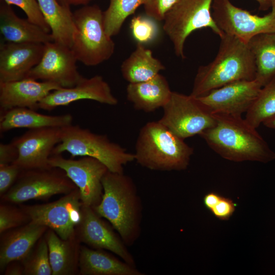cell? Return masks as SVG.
Wrapping results in <instances>:
<instances>
[{
    "instance_id": "cell-1",
    "label": "cell",
    "mask_w": 275,
    "mask_h": 275,
    "mask_svg": "<svg viewBox=\"0 0 275 275\" xmlns=\"http://www.w3.org/2000/svg\"><path fill=\"white\" fill-rule=\"evenodd\" d=\"M215 125L199 135L223 158L231 161L268 162L275 159V152L257 131L241 116L213 114Z\"/></svg>"
},
{
    "instance_id": "cell-2",
    "label": "cell",
    "mask_w": 275,
    "mask_h": 275,
    "mask_svg": "<svg viewBox=\"0 0 275 275\" xmlns=\"http://www.w3.org/2000/svg\"><path fill=\"white\" fill-rule=\"evenodd\" d=\"M103 195L92 207L107 220L127 246L132 245L141 233L143 205L133 179L123 173L108 171L102 180Z\"/></svg>"
},
{
    "instance_id": "cell-3",
    "label": "cell",
    "mask_w": 275,
    "mask_h": 275,
    "mask_svg": "<svg viewBox=\"0 0 275 275\" xmlns=\"http://www.w3.org/2000/svg\"><path fill=\"white\" fill-rule=\"evenodd\" d=\"M220 38L214 60L197 70L190 94L195 97L233 82L255 78L254 59L248 42L226 34Z\"/></svg>"
},
{
    "instance_id": "cell-4",
    "label": "cell",
    "mask_w": 275,
    "mask_h": 275,
    "mask_svg": "<svg viewBox=\"0 0 275 275\" xmlns=\"http://www.w3.org/2000/svg\"><path fill=\"white\" fill-rule=\"evenodd\" d=\"M194 152L192 147L159 121L148 122L140 129L135 145V160L157 171L185 170Z\"/></svg>"
},
{
    "instance_id": "cell-5",
    "label": "cell",
    "mask_w": 275,
    "mask_h": 275,
    "mask_svg": "<svg viewBox=\"0 0 275 275\" xmlns=\"http://www.w3.org/2000/svg\"><path fill=\"white\" fill-rule=\"evenodd\" d=\"M61 128V142L54 148L52 155L66 151L72 158L92 157L114 173H123L124 166L135 160L134 153L111 141L106 135L97 134L72 124Z\"/></svg>"
},
{
    "instance_id": "cell-6",
    "label": "cell",
    "mask_w": 275,
    "mask_h": 275,
    "mask_svg": "<svg viewBox=\"0 0 275 275\" xmlns=\"http://www.w3.org/2000/svg\"><path fill=\"white\" fill-rule=\"evenodd\" d=\"M75 32L71 49L77 61L88 66L109 60L115 45L105 31L103 12L97 5L86 6L73 13Z\"/></svg>"
},
{
    "instance_id": "cell-7",
    "label": "cell",
    "mask_w": 275,
    "mask_h": 275,
    "mask_svg": "<svg viewBox=\"0 0 275 275\" xmlns=\"http://www.w3.org/2000/svg\"><path fill=\"white\" fill-rule=\"evenodd\" d=\"M213 0H178L163 20V29L171 41L176 56L185 58L184 47L194 32L209 28L221 37L224 34L212 15Z\"/></svg>"
},
{
    "instance_id": "cell-8",
    "label": "cell",
    "mask_w": 275,
    "mask_h": 275,
    "mask_svg": "<svg viewBox=\"0 0 275 275\" xmlns=\"http://www.w3.org/2000/svg\"><path fill=\"white\" fill-rule=\"evenodd\" d=\"M77 187L64 171L58 168L23 170L2 200L21 203L31 200H45L58 194H68Z\"/></svg>"
},
{
    "instance_id": "cell-9",
    "label": "cell",
    "mask_w": 275,
    "mask_h": 275,
    "mask_svg": "<svg viewBox=\"0 0 275 275\" xmlns=\"http://www.w3.org/2000/svg\"><path fill=\"white\" fill-rule=\"evenodd\" d=\"M162 108L163 114L158 121L183 140L199 135L215 124L213 115L190 95L172 91Z\"/></svg>"
},
{
    "instance_id": "cell-10",
    "label": "cell",
    "mask_w": 275,
    "mask_h": 275,
    "mask_svg": "<svg viewBox=\"0 0 275 275\" xmlns=\"http://www.w3.org/2000/svg\"><path fill=\"white\" fill-rule=\"evenodd\" d=\"M80 193L77 187L57 201L43 204L23 205L21 208L31 222L54 231L63 239L76 237L75 228L82 218Z\"/></svg>"
},
{
    "instance_id": "cell-11",
    "label": "cell",
    "mask_w": 275,
    "mask_h": 275,
    "mask_svg": "<svg viewBox=\"0 0 275 275\" xmlns=\"http://www.w3.org/2000/svg\"><path fill=\"white\" fill-rule=\"evenodd\" d=\"M271 11L263 16L254 15L234 5L230 0H213L212 15L224 33L248 42L262 34L275 33V0Z\"/></svg>"
},
{
    "instance_id": "cell-12",
    "label": "cell",
    "mask_w": 275,
    "mask_h": 275,
    "mask_svg": "<svg viewBox=\"0 0 275 275\" xmlns=\"http://www.w3.org/2000/svg\"><path fill=\"white\" fill-rule=\"evenodd\" d=\"M49 164L64 171L79 189L83 206L93 207L99 203L103 193L102 180L108 171L102 162L89 156L68 159L61 154L51 155Z\"/></svg>"
},
{
    "instance_id": "cell-13",
    "label": "cell",
    "mask_w": 275,
    "mask_h": 275,
    "mask_svg": "<svg viewBox=\"0 0 275 275\" xmlns=\"http://www.w3.org/2000/svg\"><path fill=\"white\" fill-rule=\"evenodd\" d=\"M77 61L70 47L48 42L44 44L40 62L25 78L53 82L62 88L72 87L83 77L77 70Z\"/></svg>"
},
{
    "instance_id": "cell-14",
    "label": "cell",
    "mask_w": 275,
    "mask_h": 275,
    "mask_svg": "<svg viewBox=\"0 0 275 275\" xmlns=\"http://www.w3.org/2000/svg\"><path fill=\"white\" fill-rule=\"evenodd\" d=\"M61 135L62 128L59 127L29 129L12 141L18 154L14 163L23 171L52 168L49 159L61 142Z\"/></svg>"
},
{
    "instance_id": "cell-15",
    "label": "cell",
    "mask_w": 275,
    "mask_h": 275,
    "mask_svg": "<svg viewBox=\"0 0 275 275\" xmlns=\"http://www.w3.org/2000/svg\"><path fill=\"white\" fill-rule=\"evenodd\" d=\"M261 85L255 79L233 82L197 97L212 114L242 116L258 96Z\"/></svg>"
},
{
    "instance_id": "cell-16",
    "label": "cell",
    "mask_w": 275,
    "mask_h": 275,
    "mask_svg": "<svg viewBox=\"0 0 275 275\" xmlns=\"http://www.w3.org/2000/svg\"><path fill=\"white\" fill-rule=\"evenodd\" d=\"M91 207H82V218L77 226V238L91 248L105 250L120 257L128 264L135 266L133 256L112 226L103 221Z\"/></svg>"
},
{
    "instance_id": "cell-17",
    "label": "cell",
    "mask_w": 275,
    "mask_h": 275,
    "mask_svg": "<svg viewBox=\"0 0 275 275\" xmlns=\"http://www.w3.org/2000/svg\"><path fill=\"white\" fill-rule=\"evenodd\" d=\"M83 99L109 105H116L118 103L108 84L101 76L96 75L90 78L83 77L73 87L60 88L51 91L39 103V108L51 111Z\"/></svg>"
},
{
    "instance_id": "cell-18",
    "label": "cell",
    "mask_w": 275,
    "mask_h": 275,
    "mask_svg": "<svg viewBox=\"0 0 275 275\" xmlns=\"http://www.w3.org/2000/svg\"><path fill=\"white\" fill-rule=\"evenodd\" d=\"M44 44L3 42L0 46V82L25 78L40 62Z\"/></svg>"
},
{
    "instance_id": "cell-19",
    "label": "cell",
    "mask_w": 275,
    "mask_h": 275,
    "mask_svg": "<svg viewBox=\"0 0 275 275\" xmlns=\"http://www.w3.org/2000/svg\"><path fill=\"white\" fill-rule=\"evenodd\" d=\"M60 88L53 82L28 78L0 82V112L16 107L36 110L43 98L51 91Z\"/></svg>"
},
{
    "instance_id": "cell-20",
    "label": "cell",
    "mask_w": 275,
    "mask_h": 275,
    "mask_svg": "<svg viewBox=\"0 0 275 275\" xmlns=\"http://www.w3.org/2000/svg\"><path fill=\"white\" fill-rule=\"evenodd\" d=\"M48 228L32 222L1 234L0 268L4 271L11 262L22 261Z\"/></svg>"
},
{
    "instance_id": "cell-21",
    "label": "cell",
    "mask_w": 275,
    "mask_h": 275,
    "mask_svg": "<svg viewBox=\"0 0 275 275\" xmlns=\"http://www.w3.org/2000/svg\"><path fill=\"white\" fill-rule=\"evenodd\" d=\"M0 32L6 42L45 44L53 41L51 33L17 16L6 3L0 7Z\"/></svg>"
},
{
    "instance_id": "cell-22",
    "label": "cell",
    "mask_w": 275,
    "mask_h": 275,
    "mask_svg": "<svg viewBox=\"0 0 275 275\" xmlns=\"http://www.w3.org/2000/svg\"><path fill=\"white\" fill-rule=\"evenodd\" d=\"M78 270L81 275H143L136 266L120 260L103 250L81 246Z\"/></svg>"
},
{
    "instance_id": "cell-23",
    "label": "cell",
    "mask_w": 275,
    "mask_h": 275,
    "mask_svg": "<svg viewBox=\"0 0 275 275\" xmlns=\"http://www.w3.org/2000/svg\"><path fill=\"white\" fill-rule=\"evenodd\" d=\"M172 92L167 79L159 73L147 81L129 83L126 88L128 100L136 109L146 113L162 108Z\"/></svg>"
},
{
    "instance_id": "cell-24",
    "label": "cell",
    "mask_w": 275,
    "mask_h": 275,
    "mask_svg": "<svg viewBox=\"0 0 275 275\" xmlns=\"http://www.w3.org/2000/svg\"><path fill=\"white\" fill-rule=\"evenodd\" d=\"M36 111L26 107H16L1 113V132L19 128H62L72 123L73 117L71 114L52 116L42 114Z\"/></svg>"
},
{
    "instance_id": "cell-25",
    "label": "cell",
    "mask_w": 275,
    "mask_h": 275,
    "mask_svg": "<svg viewBox=\"0 0 275 275\" xmlns=\"http://www.w3.org/2000/svg\"><path fill=\"white\" fill-rule=\"evenodd\" d=\"M49 251L52 275H72L78 267L80 248L77 237L63 239L50 229L45 234Z\"/></svg>"
},
{
    "instance_id": "cell-26",
    "label": "cell",
    "mask_w": 275,
    "mask_h": 275,
    "mask_svg": "<svg viewBox=\"0 0 275 275\" xmlns=\"http://www.w3.org/2000/svg\"><path fill=\"white\" fill-rule=\"evenodd\" d=\"M41 11L50 29L53 41L71 48L75 32L73 13L69 6L59 0H37Z\"/></svg>"
},
{
    "instance_id": "cell-27",
    "label": "cell",
    "mask_w": 275,
    "mask_h": 275,
    "mask_svg": "<svg viewBox=\"0 0 275 275\" xmlns=\"http://www.w3.org/2000/svg\"><path fill=\"white\" fill-rule=\"evenodd\" d=\"M165 67L143 44L137 43L134 50L121 65L123 77L129 83H137L154 77Z\"/></svg>"
},
{
    "instance_id": "cell-28",
    "label": "cell",
    "mask_w": 275,
    "mask_h": 275,
    "mask_svg": "<svg viewBox=\"0 0 275 275\" xmlns=\"http://www.w3.org/2000/svg\"><path fill=\"white\" fill-rule=\"evenodd\" d=\"M248 44L254 59L255 79L263 87L275 77V33L257 35Z\"/></svg>"
},
{
    "instance_id": "cell-29",
    "label": "cell",
    "mask_w": 275,
    "mask_h": 275,
    "mask_svg": "<svg viewBox=\"0 0 275 275\" xmlns=\"http://www.w3.org/2000/svg\"><path fill=\"white\" fill-rule=\"evenodd\" d=\"M275 115V77L262 87L245 120L257 128L266 120Z\"/></svg>"
},
{
    "instance_id": "cell-30",
    "label": "cell",
    "mask_w": 275,
    "mask_h": 275,
    "mask_svg": "<svg viewBox=\"0 0 275 275\" xmlns=\"http://www.w3.org/2000/svg\"><path fill=\"white\" fill-rule=\"evenodd\" d=\"M145 0H109L107 9L103 12V21L108 35L113 37L120 31L127 18L143 5Z\"/></svg>"
},
{
    "instance_id": "cell-31",
    "label": "cell",
    "mask_w": 275,
    "mask_h": 275,
    "mask_svg": "<svg viewBox=\"0 0 275 275\" xmlns=\"http://www.w3.org/2000/svg\"><path fill=\"white\" fill-rule=\"evenodd\" d=\"M25 275H52L48 244L41 237L31 252L21 261Z\"/></svg>"
},
{
    "instance_id": "cell-32",
    "label": "cell",
    "mask_w": 275,
    "mask_h": 275,
    "mask_svg": "<svg viewBox=\"0 0 275 275\" xmlns=\"http://www.w3.org/2000/svg\"><path fill=\"white\" fill-rule=\"evenodd\" d=\"M156 20L146 15H138L131 20L130 29L137 43L144 44L154 39L158 35Z\"/></svg>"
},
{
    "instance_id": "cell-33",
    "label": "cell",
    "mask_w": 275,
    "mask_h": 275,
    "mask_svg": "<svg viewBox=\"0 0 275 275\" xmlns=\"http://www.w3.org/2000/svg\"><path fill=\"white\" fill-rule=\"evenodd\" d=\"M31 222L28 214L21 208L0 205V234L24 225Z\"/></svg>"
},
{
    "instance_id": "cell-34",
    "label": "cell",
    "mask_w": 275,
    "mask_h": 275,
    "mask_svg": "<svg viewBox=\"0 0 275 275\" xmlns=\"http://www.w3.org/2000/svg\"><path fill=\"white\" fill-rule=\"evenodd\" d=\"M9 5H14L21 9L31 22L50 33V29L41 11L37 0H3Z\"/></svg>"
},
{
    "instance_id": "cell-35",
    "label": "cell",
    "mask_w": 275,
    "mask_h": 275,
    "mask_svg": "<svg viewBox=\"0 0 275 275\" xmlns=\"http://www.w3.org/2000/svg\"><path fill=\"white\" fill-rule=\"evenodd\" d=\"M178 0H145L146 15L156 21H163L167 13Z\"/></svg>"
},
{
    "instance_id": "cell-36",
    "label": "cell",
    "mask_w": 275,
    "mask_h": 275,
    "mask_svg": "<svg viewBox=\"0 0 275 275\" xmlns=\"http://www.w3.org/2000/svg\"><path fill=\"white\" fill-rule=\"evenodd\" d=\"M22 170L17 165L0 164V195L7 193L16 181Z\"/></svg>"
},
{
    "instance_id": "cell-37",
    "label": "cell",
    "mask_w": 275,
    "mask_h": 275,
    "mask_svg": "<svg viewBox=\"0 0 275 275\" xmlns=\"http://www.w3.org/2000/svg\"><path fill=\"white\" fill-rule=\"evenodd\" d=\"M235 208L236 204L231 199L222 196L210 211L218 219L226 221L233 215Z\"/></svg>"
},
{
    "instance_id": "cell-38",
    "label": "cell",
    "mask_w": 275,
    "mask_h": 275,
    "mask_svg": "<svg viewBox=\"0 0 275 275\" xmlns=\"http://www.w3.org/2000/svg\"><path fill=\"white\" fill-rule=\"evenodd\" d=\"M18 155L17 149L12 141L7 144H0V164L14 163Z\"/></svg>"
},
{
    "instance_id": "cell-39",
    "label": "cell",
    "mask_w": 275,
    "mask_h": 275,
    "mask_svg": "<svg viewBox=\"0 0 275 275\" xmlns=\"http://www.w3.org/2000/svg\"><path fill=\"white\" fill-rule=\"evenodd\" d=\"M222 196L217 193L209 192L203 198V203L205 207L209 211L214 206Z\"/></svg>"
},
{
    "instance_id": "cell-40",
    "label": "cell",
    "mask_w": 275,
    "mask_h": 275,
    "mask_svg": "<svg viewBox=\"0 0 275 275\" xmlns=\"http://www.w3.org/2000/svg\"><path fill=\"white\" fill-rule=\"evenodd\" d=\"M18 262L14 261L10 263L4 270V274L6 275H21L23 273V267L22 264H20Z\"/></svg>"
},
{
    "instance_id": "cell-41",
    "label": "cell",
    "mask_w": 275,
    "mask_h": 275,
    "mask_svg": "<svg viewBox=\"0 0 275 275\" xmlns=\"http://www.w3.org/2000/svg\"><path fill=\"white\" fill-rule=\"evenodd\" d=\"M91 0H59L63 5L69 6L71 5H81L86 4Z\"/></svg>"
},
{
    "instance_id": "cell-42",
    "label": "cell",
    "mask_w": 275,
    "mask_h": 275,
    "mask_svg": "<svg viewBox=\"0 0 275 275\" xmlns=\"http://www.w3.org/2000/svg\"><path fill=\"white\" fill-rule=\"evenodd\" d=\"M259 5V9L265 11L271 7L272 0H255Z\"/></svg>"
},
{
    "instance_id": "cell-43",
    "label": "cell",
    "mask_w": 275,
    "mask_h": 275,
    "mask_svg": "<svg viewBox=\"0 0 275 275\" xmlns=\"http://www.w3.org/2000/svg\"><path fill=\"white\" fill-rule=\"evenodd\" d=\"M262 124L268 128L275 130V115L266 120Z\"/></svg>"
}]
</instances>
